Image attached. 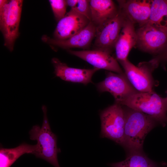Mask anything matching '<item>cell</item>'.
Returning <instances> with one entry per match:
<instances>
[{
    "label": "cell",
    "instance_id": "7a4b0ae2",
    "mask_svg": "<svg viewBox=\"0 0 167 167\" xmlns=\"http://www.w3.org/2000/svg\"><path fill=\"white\" fill-rule=\"evenodd\" d=\"M42 109L44 115L41 126L34 125L29 132L30 139L37 142V148L34 155L54 167H60L57 156L61 150L57 147V136L51 131L47 116L46 106L43 105Z\"/></svg>",
    "mask_w": 167,
    "mask_h": 167
},
{
    "label": "cell",
    "instance_id": "5bb4252c",
    "mask_svg": "<svg viewBox=\"0 0 167 167\" xmlns=\"http://www.w3.org/2000/svg\"><path fill=\"white\" fill-rule=\"evenodd\" d=\"M52 62L56 76L65 81L84 85L91 83L93 74L99 70L94 67L93 69H85L70 67L56 58L52 59Z\"/></svg>",
    "mask_w": 167,
    "mask_h": 167
},
{
    "label": "cell",
    "instance_id": "277c9868",
    "mask_svg": "<svg viewBox=\"0 0 167 167\" xmlns=\"http://www.w3.org/2000/svg\"><path fill=\"white\" fill-rule=\"evenodd\" d=\"M22 0H0V28L4 45L10 51L14 49L19 36V27L23 3Z\"/></svg>",
    "mask_w": 167,
    "mask_h": 167
},
{
    "label": "cell",
    "instance_id": "3957f363",
    "mask_svg": "<svg viewBox=\"0 0 167 167\" xmlns=\"http://www.w3.org/2000/svg\"><path fill=\"white\" fill-rule=\"evenodd\" d=\"M119 104L148 115L163 126L167 123V100L153 91L133 94Z\"/></svg>",
    "mask_w": 167,
    "mask_h": 167
},
{
    "label": "cell",
    "instance_id": "8fae6325",
    "mask_svg": "<svg viewBox=\"0 0 167 167\" xmlns=\"http://www.w3.org/2000/svg\"><path fill=\"white\" fill-rule=\"evenodd\" d=\"M96 29V26L90 21L82 30L66 40H57L46 35L43 36L41 40L44 42L50 45L68 50L72 48L86 49L89 48L93 39L95 38Z\"/></svg>",
    "mask_w": 167,
    "mask_h": 167
},
{
    "label": "cell",
    "instance_id": "ba28073f",
    "mask_svg": "<svg viewBox=\"0 0 167 167\" xmlns=\"http://www.w3.org/2000/svg\"><path fill=\"white\" fill-rule=\"evenodd\" d=\"M136 31V45L143 52L156 56L167 46V32L147 24L139 26Z\"/></svg>",
    "mask_w": 167,
    "mask_h": 167
},
{
    "label": "cell",
    "instance_id": "7402d4cb",
    "mask_svg": "<svg viewBox=\"0 0 167 167\" xmlns=\"http://www.w3.org/2000/svg\"><path fill=\"white\" fill-rule=\"evenodd\" d=\"M159 62H167V46L159 54L154 56Z\"/></svg>",
    "mask_w": 167,
    "mask_h": 167
},
{
    "label": "cell",
    "instance_id": "ffe728a7",
    "mask_svg": "<svg viewBox=\"0 0 167 167\" xmlns=\"http://www.w3.org/2000/svg\"><path fill=\"white\" fill-rule=\"evenodd\" d=\"M54 18L58 22L66 15V4L64 0H49Z\"/></svg>",
    "mask_w": 167,
    "mask_h": 167
},
{
    "label": "cell",
    "instance_id": "9c48e42d",
    "mask_svg": "<svg viewBox=\"0 0 167 167\" xmlns=\"http://www.w3.org/2000/svg\"><path fill=\"white\" fill-rule=\"evenodd\" d=\"M96 87L100 92L110 93L114 97L115 103L118 104L130 95L139 92L131 84L125 74L111 71L107 72L105 79L97 84Z\"/></svg>",
    "mask_w": 167,
    "mask_h": 167
},
{
    "label": "cell",
    "instance_id": "5b68a950",
    "mask_svg": "<svg viewBox=\"0 0 167 167\" xmlns=\"http://www.w3.org/2000/svg\"><path fill=\"white\" fill-rule=\"evenodd\" d=\"M124 73L133 87L139 92L153 91L154 81L152 73L158 67L160 62L154 58L148 62H142L136 66L127 59L118 61Z\"/></svg>",
    "mask_w": 167,
    "mask_h": 167
},
{
    "label": "cell",
    "instance_id": "7c38bea8",
    "mask_svg": "<svg viewBox=\"0 0 167 167\" xmlns=\"http://www.w3.org/2000/svg\"><path fill=\"white\" fill-rule=\"evenodd\" d=\"M90 21L87 18L71 8L58 22L54 32V38L60 40L68 39L85 28Z\"/></svg>",
    "mask_w": 167,
    "mask_h": 167
},
{
    "label": "cell",
    "instance_id": "8992f818",
    "mask_svg": "<svg viewBox=\"0 0 167 167\" xmlns=\"http://www.w3.org/2000/svg\"><path fill=\"white\" fill-rule=\"evenodd\" d=\"M122 106L115 103L100 113V136L112 140L123 146L124 142L125 113Z\"/></svg>",
    "mask_w": 167,
    "mask_h": 167
},
{
    "label": "cell",
    "instance_id": "cb8c5ba5",
    "mask_svg": "<svg viewBox=\"0 0 167 167\" xmlns=\"http://www.w3.org/2000/svg\"><path fill=\"white\" fill-rule=\"evenodd\" d=\"M166 99L167 100V96L166 97Z\"/></svg>",
    "mask_w": 167,
    "mask_h": 167
},
{
    "label": "cell",
    "instance_id": "44dd1931",
    "mask_svg": "<svg viewBox=\"0 0 167 167\" xmlns=\"http://www.w3.org/2000/svg\"><path fill=\"white\" fill-rule=\"evenodd\" d=\"M72 8L91 21V12L89 0H78L75 7Z\"/></svg>",
    "mask_w": 167,
    "mask_h": 167
},
{
    "label": "cell",
    "instance_id": "e0dca14e",
    "mask_svg": "<svg viewBox=\"0 0 167 167\" xmlns=\"http://www.w3.org/2000/svg\"><path fill=\"white\" fill-rule=\"evenodd\" d=\"M108 165L111 167H167L166 163L153 161L143 151L129 152L124 161L110 163Z\"/></svg>",
    "mask_w": 167,
    "mask_h": 167
},
{
    "label": "cell",
    "instance_id": "30bf717a",
    "mask_svg": "<svg viewBox=\"0 0 167 167\" xmlns=\"http://www.w3.org/2000/svg\"><path fill=\"white\" fill-rule=\"evenodd\" d=\"M68 52L86 61L99 69H103L117 73L125 74L116 58L111 53L102 50H84L75 51L68 49Z\"/></svg>",
    "mask_w": 167,
    "mask_h": 167
},
{
    "label": "cell",
    "instance_id": "52a82bcc",
    "mask_svg": "<svg viewBox=\"0 0 167 167\" xmlns=\"http://www.w3.org/2000/svg\"><path fill=\"white\" fill-rule=\"evenodd\" d=\"M126 19L118 9L113 17L96 26L94 49L110 53L115 46Z\"/></svg>",
    "mask_w": 167,
    "mask_h": 167
},
{
    "label": "cell",
    "instance_id": "ac0fdd59",
    "mask_svg": "<svg viewBox=\"0 0 167 167\" xmlns=\"http://www.w3.org/2000/svg\"><path fill=\"white\" fill-rule=\"evenodd\" d=\"M36 144L23 143L13 148H0V167H10L20 156L25 154H34Z\"/></svg>",
    "mask_w": 167,
    "mask_h": 167
},
{
    "label": "cell",
    "instance_id": "9a60e30c",
    "mask_svg": "<svg viewBox=\"0 0 167 167\" xmlns=\"http://www.w3.org/2000/svg\"><path fill=\"white\" fill-rule=\"evenodd\" d=\"M137 40L135 24L126 19L114 47L118 62L127 59L130 51L136 45Z\"/></svg>",
    "mask_w": 167,
    "mask_h": 167
},
{
    "label": "cell",
    "instance_id": "2e32d148",
    "mask_svg": "<svg viewBox=\"0 0 167 167\" xmlns=\"http://www.w3.org/2000/svg\"><path fill=\"white\" fill-rule=\"evenodd\" d=\"M91 21L97 26L115 16L118 13L114 2L111 0H89Z\"/></svg>",
    "mask_w": 167,
    "mask_h": 167
},
{
    "label": "cell",
    "instance_id": "4fadbf2b",
    "mask_svg": "<svg viewBox=\"0 0 167 167\" xmlns=\"http://www.w3.org/2000/svg\"><path fill=\"white\" fill-rule=\"evenodd\" d=\"M118 9L125 18L139 26L146 24L150 16L152 0H118Z\"/></svg>",
    "mask_w": 167,
    "mask_h": 167
},
{
    "label": "cell",
    "instance_id": "6da1fadb",
    "mask_svg": "<svg viewBox=\"0 0 167 167\" xmlns=\"http://www.w3.org/2000/svg\"><path fill=\"white\" fill-rule=\"evenodd\" d=\"M125 106L123 147L129 152L143 151L146 136L158 123L147 114Z\"/></svg>",
    "mask_w": 167,
    "mask_h": 167
},
{
    "label": "cell",
    "instance_id": "603a6c76",
    "mask_svg": "<svg viewBox=\"0 0 167 167\" xmlns=\"http://www.w3.org/2000/svg\"><path fill=\"white\" fill-rule=\"evenodd\" d=\"M67 6L71 7V8H73L76 5L78 0H66Z\"/></svg>",
    "mask_w": 167,
    "mask_h": 167
},
{
    "label": "cell",
    "instance_id": "d6986e66",
    "mask_svg": "<svg viewBox=\"0 0 167 167\" xmlns=\"http://www.w3.org/2000/svg\"><path fill=\"white\" fill-rule=\"evenodd\" d=\"M146 24L167 32V0H152L150 16Z\"/></svg>",
    "mask_w": 167,
    "mask_h": 167
}]
</instances>
